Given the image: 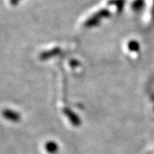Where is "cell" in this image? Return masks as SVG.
I'll return each mask as SVG.
<instances>
[{
    "label": "cell",
    "instance_id": "obj_6",
    "mask_svg": "<svg viewBox=\"0 0 154 154\" xmlns=\"http://www.w3.org/2000/svg\"><path fill=\"white\" fill-rule=\"evenodd\" d=\"M146 5V0H134L131 4V8L134 11L139 12L142 11Z\"/></svg>",
    "mask_w": 154,
    "mask_h": 154
},
{
    "label": "cell",
    "instance_id": "obj_10",
    "mask_svg": "<svg viewBox=\"0 0 154 154\" xmlns=\"http://www.w3.org/2000/svg\"><path fill=\"white\" fill-rule=\"evenodd\" d=\"M151 17L152 19L154 22V0L152 1V9H151Z\"/></svg>",
    "mask_w": 154,
    "mask_h": 154
},
{
    "label": "cell",
    "instance_id": "obj_9",
    "mask_svg": "<svg viewBox=\"0 0 154 154\" xmlns=\"http://www.w3.org/2000/svg\"><path fill=\"white\" fill-rule=\"evenodd\" d=\"M128 49L130 51H134V52H137L140 51V44L136 40H130L128 43Z\"/></svg>",
    "mask_w": 154,
    "mask_h": 154
},
{
    "label": "cell",
    "instance_id": "obj_11",
    "mask_svg": "<svg viewBox=\"0 0 154 154\" xmlns=\"http://www.w3.org/2000/svg\"><path fill=\"white\" fill-rule=\"evenodd\" d=\"M21 0H10V4L12 6H16L18 5V3L20 2Z\"/></svg>",
    "mask_w": 154,
    "mask_h": 154
},
{
    "label": "cell",
    "instance_id": "obj_3",
    "mask_svg": "<svg viewBox=\"0 0 154 154\" xmlns=\"http://www.w3.org/2000/svg\"><path fill=\"white\" fill-rule=\"evenodd\" d=\"M3 115L6 119L12 122H18L20 121V115L16 112L11 110H5L3 112Z\"/></svg>",
    "mask_w": 154,
    "mask_h": 154
},
{
    "label": "cell",
    "instance_id": "obj_5",
    "mask_svg": "<svg viewBox=\"0 0 154 154\" xmlns=\"http://www.w3.org/2000/svg\"><path fill=\"white\" fill-rule=\"evenodd\" d=\"M107 4H108V5L115 6L116 11L118 13H121L124 9L125 0H109Z\"/></svg>",
    "mask_w": 154,
    "mask_h": 154
},
{
    "label": "cell",
    "instance_id": "obj_8",
    "mask_svg": "<svg viewBox=\"0 0 154 154\" xmlns=\"http://www.w3.org/2000/svg\"><path fill=\"white\" fill-rule=\"evenodd\" d=\"M97 17L100 18V19H104V18H108V17H110V11L106 9V8H104V9H101L99 10V11H97L96 13H94Z\"/></svg>",
    "mask_w": 154,
    "mask_h": 154
},
{
    "label": "cell",
    "instance_id": "obj_12",
    "mask_svg": "<svg viewBox=\"0 0 154 154\" xmlns=\"http://www.w3.org/2000/svg\"><path fill=\"white\" fill-rule=\"evenodd\" d=\"M76 62H77V61L72 60L70 63H71V65H75V66H76V65H78V64H79V63H76Z\"/></svg>",
    "mask_w": 154,
    "mask_h": 154
},
{
    "label": "cell",
    "instance_id": "obj_7",
    "mask_svg": "<svg viewBox=\"0 0 154 154\" xmlns=\"http://www.w3.org/2000/svg\"><path fill=\"white\" fill-rule=\"evenodd\" d=\"M45 148L47 152H49L51 154L56 153L58 150V146L56 142L54 141H48L45 143Z\"/></svg>",
    "mask_w": 154,
    "mask_h": 154
},
{
    "label": "cell",
    "instance_id": "obj_4",
    "mask_svg": "<svg viewBox=\"0 0 154 154\" xmlns=\"http://www.w3.org/2000/svg\"><path fill=\"white\" fill-rule=\"evenodd\" d=\"M100 20H101L100 18H99L95 14H94L92 17H89L88 19H87V21L84 22V26L86 28H93L95 26H98L101 22Z\"/></svg>",
    "mask_w": 154,
    "mask_h": 154
},
{
    "label": "cell",
    "instance_id": "obj_2",
    "mask_svg": "<svg viewBox=\"0 0 154 154\" xmlns=\"http://www.w3.org/2000/svg\"><path fill=\"white\" fill-rule=\"evenodd\" d=\"M64 113L66 114V116H68V118L70 120L71 123L74 125V126H79L81 124V121L79 119V117L77 116L76 114H75L73 111L69 110V109H64Z\"/></svg>",
    "mask_w": 154,
    "mask_h": 154
},
{
    "label": "cell",
    "instance_id": "obj_1",
    "mask_svg": "<svg viewBox=\"0 0 154 154\" xmlns=\"http://www.w3.org/2000/svg\"><path fill=\"white\" fill-rule=\"evenodd\" d=\"M61 50L59 47H55L53 49L51 50H48V51H45L43 52L40 53L39 55V59L41 60H46V59H49L51 57H55L57 54L60 53Z\"/></svg>",
    "mask_w": 154,
    "mask_h": 154
}]
</instances>
